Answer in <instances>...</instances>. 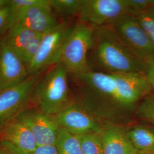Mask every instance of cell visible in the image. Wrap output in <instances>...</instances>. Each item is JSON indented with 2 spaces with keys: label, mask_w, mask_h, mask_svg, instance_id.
Masks as SVG:
<instances>
[{
  "label": "cell",
  "mask_w": 154,
  "mask_h": 154,
  "mask_svg": "<svg viewBox=\"0 0 154 154\" xmlns=\"http://www.w3.org/2000/svg\"><path fill=\"white\" fill-rule=\"evenodd\" d=\"M49 0H11L10 7L14 14L19 11L47 4Z\"/></svg>",
  "instance_id": "cell-23"
},
{
  "label": "cell",
  "mask_w": 154,
  "mask_h": 154,
  "mask_svg": "<svg viewBox=\"0 0 154 154\" xmlns=\"http://www.w3.org/2000/svg\"><path fill=\"white\" fill-rule=\"evenodd\" d=\"M129 154H138V152L137 151H133L131 153Z\"/></svg>",
  "instance_id": "cell-31"
},
{
  "label": "cell",
  "mask_w": 154,
  "mask_h": 154,
  "mask_svg": "<svg viewBox=\"0 0 154 154\" xmlns=\"http://www.w3.org/2000/svg\"><path fill=\"white\" fill-rule=\"evenodd\" d=\"M55 145L59 154H83L78 137L61 127Z\"/></svg>",
  "instance_id": "cell-17"
},
{
  "label": "cell",
  "mask_w": 154,
  "mask_h": 154,
  "mask_svg": "<svg viewBox=\"0 0 154 154\" xmlns=\"http://www.w3.org/2000/svg\"><path fill=\"white\" fill-rule=\"evenodd\" d=\"M3 141L30 154L37 146L32 133L17 116L0 126V142Z\"/></svg>",
  "instance_id": "cell-13"
},
{
  "label": "cell",
  "mask_w": 154,
  "mask_h": 154,
  "mask_svg": "<svg viewBox=\"0 0 154 154\" xmlns=\"http://www.w3.org/2000/svg\"><path fill=\"white\" fill-rule=\"evenodd\" d=\"M17 117L32 133L37 146L55 145L60 128L55 116L38 109H25Z\"/></svg>",
  "instance_id": "cell-10"
},
{
  "label": "cell",
  "mask_w": 154,
  "mask_h": 154,
  "mask_svg": "<svg viewBox=\"0 0 154 154\" xmlns=\"http://www.w3.org/2000/svg\"><path fill=\"white\" fill-rule=\"evenodd\" d=\"M14 13L10 5L0 11V33L9 30L14 24Z\"/></svg>",
  "instance_id": "cell-25"
},
{
  "label": "cell",
  "mask_w": 154,
  "mask_h": 154,
  "mask_svg": "<svg viewBox=\"0 0 154 154\" xmlns=\"http://www.w3.org/2000/svg\"><path fill=\"white\" fill-rule=\"evenodd\" d=\"M50 1L15 14L14 23H19L35 33L44 34L57 27L58 22L54 14Z\"/></svg>",
  "instance_id": "cell-12"
},
{
  "label": "cell",
  "mask_w": 154,
  "mask_h": 154,
  "mask_svg": "<svg viewBox=\"0 0 154 154\" xmlns=\"http://www.w3.org/2000/svg\"><path fill=\"white\" fill-rule=\"evenodd\" d=\"M138 154H154V152H147V153H138Z\"/></svg>",
  "instance_id": "cell-30"
},
{
  "label": "cell",
  "mask_w": 154,
  "mask_h": 154,
  "mask_svg": "<svg viewBox=\"0 0 154 154\" xmlns=\"http://www.w3.org/2000/svg\"><path fill=\"white\" fill-rule=\"evenodd\" d=\"M74 25L60 23L57 27L43 34L38 50L27 66L29 75L42 72L48 67L60 62L63 45Z\"/></svg>",
  "instance_id": "cell-5"
},
{
  "label": "cell",
  "mask_w": 154,
  "mask_h": 154,
  "mask_svg": "<svg viewBox=\"0 0 154 154\" xmlns=\"http://www.w3.org/2000/svg\"><path fill=\"white\" fill-rule=\"evenodd\" d=\"M104 154H129L136 151L127 135L126 130L116 125H105L101 132Z\"/></svg>",
  "instance_id": "cell-14"
},
{
  "label": "cell",
  "mask_w": 154,
  "mask_h": 154,
  "mask_svg": "<svg viewBox=\"0 0 154 154\" xmlns=\"http://www.w3.org/2000/svg\"><path fill=\"white\" fill-rule=\"evenodd\" d=\"M93 41L91 26L79 21L75 23L63 45L60 60L72 76L91 70L88 54L93 47Z\"/></svg>",
  "instance_id": "cell-4"
},
{
  "label": "cell",
  "mask_w": 154,
  "mask_h": 154,
  "mask_svg": "<svg viewBox=\"0 0 154 154\" xmlns=\"http://www.w3.org/2000/svg\"><path fill=\"white\" fill-rule=\"evenodd\" d=\"M28 75L26 66L9 48L4 37L0 40V91L22 82Z\"/></svg>",
  "instance_id": "cell-11"
},
{
  "label": "cell",
  "mask_w": 154,
  "mask_h": 154,
  "mask_svg": "<svg viewBox=\"0 0 154 154\" xmlns=\"http://www.w3.org/2000/svg\"><path fill=\"white\" fill-rule=\"evenodd\" d=\"M128 14L126 0H84L79 21L91 26H108Z\"/></svg>",
  "instance_id": "cell-6"
},
{
  "label": "cell",
  "mask_w": 154,
  "mask_h": 154,
  "mask_svg": "<svg viewBox=\"0 0 154 154\" xmlns=\"http://www.w3.org/2000/svg\"><path fill=\"white\" fill-rule=\"evenodd\" d=\"M39 34L21 24L14 23L8 30L5 38L9 48L21 59L25 50Z\"/></svg>",
  "instance_id": "cell-15"
},
{
  "label": "cell",
  "mask_w": 154,
  "mask_h": 154,
  "mask_svg": "<svg viewBox=\"0 0 154 154\" xmlns=\"http://www.w3.org/2000/svg\"><path fill=\"white\" fill-rule=\"evenodd\" d=\"M54 11L63 17L79 15L84 0H50Z\"/></svg>",
  "instance_id": "cell-18"
},
{
  "label": "cell",
  "mask_w": 154,
  "mask_h": 154,
  "mask_svg": "<svg viewBox=\"0 0 154 154\" xmlns=\"http://www.w3.org/2000/svg\"><path fill=\"white\" fill-rule=\"evenodd\" d=\"M131 15H137L147 11L154 5V0H126Z\"/></svg>",
  "instance_id": "cell-24"
},
{
  "label": "cell",
  "mask_w": 154,
  "mask_h": 154,
  "mask_svg": "<svg viewBox=\"0 0 154 154\" xmlns=\"http://www.w3.org/2000/svg\"><path fill=\"white\" fill-rule=\"evenodd\" d=\"M68 74L65 67L59 62L41 77L31 97L38 109L55 116L72 103Z\"/></svg>",
  "instance_id": "cell-3"
},
{
  "label": "cell",
  "mask_w": 154,
  "mask_h": 154,
  "mask_svg": "<svg viewBox=\"0 0 154 154\" xmlns=\"http://www.w3.org/2000/svg\"><path fill=\"white\" fill-rule=\"evenodd\" d=\"M134 16L147 34L154 49V5L147 11Z\"/></svg>",
  "instance_id": "cell-21"
},
{
  "label": "cell",
  "mask_w": 154,
  "mask_h": 154,
  "mask_svg": "<svg viewBox=\"0 0 154 154\" xmlns=\"http://www.w3.org/2000/svg\"><path fill=\"white\" fill-rule=\"evenodd\" d=\"M31 154H59L55 145L38 146Z\"/></svg>",
  "instance_id": "cell-27"
},
{
  "label": "cell",
  "mask_w": 154,
  "mask_h": 154,
  "mask_svg": "<svg viewBox=\"0 0 154 154\" xmlns=\"http://www.w3.org/2000/svg\"><path fill=\"white\" fill-rule=\"evenodd\" d=\"M11 0H0V11L10 5Z\"/></svg>",
  "instance_id": "cell-29"
},
{
  "label": "cell",
  "mask_w": 154,
  "mask_h": 154,
  "mask_svg": "<svg viewBox=\"0 0 154 154\" xmlns=\"http://www.w3.org/2000/svg\"><path fill=\"white\" fill-rule=\"evenodd\" d=\"M145 75L152 89V93L154 94V62L147 64Z\"/></svg>",
  "instance_id": "cell-28"
},
{
  "label": "cell",
  "mask_w": 154,
  "mask_h": 154,
  "mask_svg": "<svg viewBox=\"0 0 154 154\" xmlns=\"http://www.w3.org/2000/svg\"><path fill=\"white\" fill-rule=\"evenodd\" d=\"M0 154H31L7 142H0Z\"/></svg>",
  "instance_id": "cell-26"
},
{
  "label": "cell",
  "mask_w": 154,
  "mask_h": 154,
  "mask_svg": "<svg viewBox=\"0 0 154 154\" xmlns=\"http://www.w3.org/2000/svg\"><path fill=\"white\" fill-rule=\"evenodd\" d=\"M130 142L138 153L154 152V127L137 125L126 130Z\"/></svg>",
  "instance_id": "cell-16"
},
{
  "label": "cell",
  "mask_w": 154,
  "mask_h": 154,
  "mask_svg": "<svg viewBox=\"0 0 154 154\" xmlns=\"http://www.w3.org/2000/svg\"><path fill=\"white\" fill-rule=\"evenodd\" d=\"M78 104L104 125L129 121L152 93L144 74H114L90 70L72 76Z\"/></svg>",
  "instance_id": "cell-1"
},
{
  "label": "cell",
  "mask_w": 154,
  "mask_h": 154,
  "mask_svg": "<svg viewBox=\"0 0 154 154\" xmlns=\"http://www.w3.org/2000/svg\"><path fill=\"white\" fill-rule=\"evenodd\" d=\"M93 45L90 60L94 70L114 74H144L147 63L142 60L110 26H92Z\"/></svg>",
  "instance_id": "cell-2"
},
{
  "label": "cell",
  "mask_w": 154,
  "mask_h": 154,
  "mask_svg": "<svg viewBox=\"0 0 154 154\" xmlns=\"http://www.w3.org/2000/svg\"><path fill=\"white\" fill-rule=\"evenodd\" d=\"M147 64L154 62V49L146 32L133 15H126L109 25Z\"/></svg>",
  "instance_id": "cell-7"
},
{
  "label": "cell",
  "mask_w": 154,
  "mask_h": 154,
  "mask_svg": "<svg viewBox=\"0 0 154 154\" xmlns=\"http://www.w3.org/2000/svg\"><path fill=\"white\" fill-rule=\"evenodd\" d=\"M44 34H39L31 42V43L28 45L27 48L25 50L21 57V60L25 65L27 66L30 63L33 58L36 55L40 43L42 39V37Z\"/></svg>",
  "instance_id": "cell-22"
},
{
  "label": "cell",
  "mask_w": 154,
  "mask_h": 154,
  "mask_svg": "<svg viewBox=\"0 0 154 154\" xmlns=\"http://www.w3.org/2000/svg\"><path fill=\"white\" fill-rule=\"evenodd\" d=\"M83 154H104L101 132H92L78 136Z\"/></svg>",
  "instance_id": "cell-19"
},
{
  "label": "cell",
  "mask_w": 154,
  "mask_h": 154,
  "mask_svg": "<svg viewBox=\"0 0 154 154\" xmlns=\"http://www.w3.org/2000/svg\"><path fill=\"white\" fill-rule=\"evenodd\" d=\"M41 74L30 75L22 82L0 91V126L25 109Z\"/></svg>",
  "instance_id": "cell-8"
},
{
  "label": "cell",
  "mask_w": 154,
  "mask_h": 154,
  "mask_svg": "<svg viewBox=\"0 0 154 154\" xmlns=\"http://www.w3.org/2000/svg\"><path fill=\"white\" fill-rule=\"evenodd\" d=\"M55 116L61 128L77 136L101 132L105 125L76 102H72Z\"/></svg>",
  "instance_id": "cell-9"
},
{
  "label": "cell",
  "mask_w": 154,
  "mask_h": 154,
  "mask_svg": "<svg viewBox=\"0 0 154 154\" xmlns=\"http://www.w3.org/2000/svg\"><path fill=\"white\" fill-rule=\"evenodd\" d=\"M135 116L154 127V94H151L139 104Z\"/></svg>",
  "instance_id": "cell-20"
}]
</instances>
